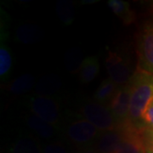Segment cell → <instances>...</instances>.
I'll return each mask as SVG.
<instances>
[{
  "mask_svg": "<svg viewBox=\"0 0 153 153\" xmlns=\"http://www.w3.org/2000/svg\"><path fill=\"white\" fill-rule=\"evenodd\" d=\"M128 85L131 94L129 116L127 122L138 129H143L146 128L143 114L153 102V75L138 68Z\"/></svg>",
  "mask_w": 153,
  "mask_h": 153,
  "instance_id": "obj_1",
  "label": "cell"
},
{
  "mask_svg": "<svg viewBox=\"0 0 153 153\" xmlns=\"http://www.w3.org/2000/svg\"><path fill=\"white\" fill-rule=\"evenodd\" d=\"M82 112L86 120L100 131H111L118 128L111 110L104 104L94 101L88 102L82 106Z\"/></svg>",
  "mask_w": 153,
  "mask_h": 153,
  "instance_id": "obj_2",
  "label": "cell"
},
{
  "mask_svg": "<svg viewBox=\"0 0 153 153\" xmlns=\"http://www.w3.org/2000/svg\"><path fill=\"white\" fill-rule=\"evenodd\" d=\"M123 132V138L113 153H146V147L142 136V130L126 122L118 127Z\"/></svg>",
  "mask_w": 153,
  "mask_h": 153,
  "instance_id": "obj_3",
  "label": "cell"
},
{
  "mask_svg": "<svg viewBox=\"0 0 153 153\" xmlns=\"http://www.w3.org/2000/svg\"><path fill=\"white\" fill-rule=\"evenodd\" d=\"M28 105L33 114L41 119L55 127L58 124L60 120V106L55 99L40 95L33 96L30 99Z\"/></svg>",
  "mask_w": 153,
  "mask_h": 153,
  "instance_id": "obj_4",
  "label": "cell"
},
{
  "mask_svg": "<svg viewBox=\"0 0 153 153\" xmlns=\"http://www.w3.org/2000/svg\"><path fill=\"white\" fill-rule=\"evenodd\" d=\"M105 66L110 79L117 85L125 86L132 76H130V69L126 60L117 52L109 50L105 59Z\"/></svg>",
  "mask_w": 153,
  "mask_h": 153,
  "instance_id": "obj_5",
  "label": "cell"
},
{
  "mask_svg": "<svg viewBox=\"0 0 153 153\" xmlns=\"http://www.w3.org/2000/svg\"><path fill=\"white\" fill-rule=\"evenodd\" d=\"M139 69L153 75V27L143 31L138 39Z\"/></svg>",
  "mask_w": 153,
  "mask_h": 153,
  "instance_id": "obj_6",
  "label": "cell"
},
{
  "mask_svg": "<svg viewBox=\"0 0 153 153\" xmlns=\"http://www.w3.org/2000/svg\"><path fill=\"white\" fill-rule=\"evenodd\" d=\"M66 134L71 142L84 145L98 136L99 129L86 119H77L67 125Z\"/></svg>",
  "mask_w": 153,
  "mask_h": 153,
  "instance_id": "obj_7",
  "label": "cell"
},
{
  "mask_svg": "<svg viewBox=\"0 0 153 153\" xmlns=\"http://www.w3.org/2000/svg\"><path fill=\"white\" fill-rule=\"evenodd\" d=\"M130 87L128 83L119 88L109 103V109L118 126L124 124L128 119L130 108Z\"/></svg>",
  "mask_w": 153,
  "mask_h": 153,
  "instance_id": "obj_8",
  "label": "cell"
},
{
  "mask_svg": "<svg viewBox=\"0 0 153 153\" xmlns=\"http://www.w3.org/2000/svg\"><path fill=\"white\" fill-rule=\"evenodd\" d=\"M123 138L119 128L115 130L104 132L99 138L98 150L100 153H113Z\"/></svg>",
  "mask_w": 153,
  "mask_h": 153,
  "instance_id": "obj_9",
  "label": "cell"
},
{
  "mask_svg": "<svg viewBox=\"0 0 153 153\" xmlns=\"http://www.w3.org/2000/svg\"><path fill=\"white\" fill-rule=\"evenodd\" d=\"M26 122L28 127L43 139H49L55 134V126L41 119L36 115H28Z\"/></svg>",
  "mask_w": 153,
  "mask_h": 153,
  "instance_id": "obj_10",
  "label": "cell"
},
{
  "mask_svg": "<svg viewBox=\"0 0 153 153\" xmlns=\"http://www.w3.org/2000/svg\"><path fill=\"white\" fill-rule=\"evenodd\" d=\"M100 71V64L95 56H88L82 61L79 70V77L82 83L93 81Z\"/></svg>",
  "mask_w": 153,
  "mask_h": 153,
  "instance_id": "obj_11",
  "label": "cell"
},
{
  "mask_svg": "<svg viewBox=\"0 0 153 153\" xmlns=\"http://www.w3.org/2000/svg\"><path fill=\"white\" fill-rule=\"evenodd\" d=\"M60 86L61 83L59 77L55 75H49L40 78L36 85V91L40 96L51 97V95L59 91Z\"/></svg>",
  "mask_w": 153,
  "mask_h": 153,
  "instance_id": "obj_12",
  "label": "cell"
},
{
  "mask_svg": "<svg viewBox=\"0 0 153 153\" xmlns=\"http://www.w3.org/2000/svg\"><path fill=\"white\" fill-rule=\"evenodd\" d=\"M6 33H1L0 44V78L1 81H5L10 74L12 67V56L10 50L5 42Z\"/></svg>",
  "mask_w": 153,
  "mask_h": 153,
  "instance_id": "obj_13",
  "label": "cell"
},
{
  "mask_svg": "<svg viewBox=\"0 0 153 153\" xmlns=\"http://www.w3.org/2000/svg\"><path fill=\"white\" fill-rule=\"evenodd\" d=\"M108 5L116 16L120 18L125 25H129L135 20L134 11L128 2L122 0H110Z\"/></svg>",
  "mask_w": 153,
  "mask_h": 153,
  "instance_id": "obj_14",
  "label": "cell"
},
{
  "mask_svg": "<svg viewBox=\"0 0 153 153\" xmlns=\"http://www.w3.org/2000/svg\"><path fill=\"white\" fill-rule=\"evenodd\" d=\"M11 153H41V150L33 137L22 135L15 142Z\"/></svg>",
  "mask_w": 153,
  "mask_h": 153,
  "instance_id": "obj_15",
  "label": "cell"
},
{
  "mask_svg": "<svg viewBox=\"0 0 153 153\" xmlns=\"http://www.w3.org/2000/svg\"><path fill=\"white\" fill-rule=\"evenodd\" d=\"M40 37V31L36 25L23 24L16 30V38L24 44H30L38 41Z\"/></svg>",
  "mask_w": 153,
  "mask_h": 153,
  "instance_id": "obj_16",
  "label": "cell"
},
{
  "mask_svg": "<svg viewBox=\"0 0 153 153\" xmlns=\"http://www.w3.org/2000/svg\"><path fill=\"white\" fill-rule=\"evenodd\" d=\"M118 88H117V84L112 82L110 78L105 79L99 86L98 89L94 94V100L96 102L104 104L107 101H111Z\"/></svg>",
  "mask_w": 153,
  "mask_h": 153,
  "instance_id": "obj_17",
  "label": "cell"
},
{
  "mask_svg": "<svg viewBox=\"0 0 153 153\" xmlns=\"http://www.w3.org/2000/svg\"><path fill=\"white\" fill-rule=\"evenodd\" d=\"M35 79L31 73H25L11 82L10 92L14 94H22L31 90L34 86Z\"/></svg>",
  "mask_w": 153,
  "mask_h": 153,
  "instance_id": "obj_18",
  "label": "cell"
},
{
  "mask_svg": "<svg viewBox=\"0 0 153 153\" xmlns=\"http://www.w3.org/2000/svg\"><path fill=\"white\" fill-rule=\"evenodd\" d=\"M56 12L60 20L65 25H71L74 20V6L71 1L60 0L56 4Z\"/></svg>",
  "mask_w": 153,
  "mask_h": 153,
  "instance_id": "obj_19",
  "label": "cell"
},
{
  "mask_svg": "<svg viewBox=\"0 0 153 153\" xmlns=\"http://www.w3.org/2000/svg\"><path fill=\"white\" fill-rule=\"evenodd\" d=\"M142 119L146 128L153 129V102H152L147 109L145 111Z\"/></svg>",
  "mask_w": 153,
  "mask_h": 153,
  "instance_id": "obj_20",
  "label": "cell"
},
{
  "mask_svg": "<svg viewBox=\"0 0 153 153\" xmlns=\"http://www.w3.org/2000/svg\"><path fill=\"white\" fill-rule=\"evenodd\" d=\"M142 136L146 150L153 152V129L145 128L142 130Z\"/></svg>",
  "mask_w": 153,
  "mask_h": 153,
  "instance_id": "obj_21",
  "label": "cell"
},
{
  "mask_svg": "<svg viewBox=\"0 0 153 153\" xmlns=\"http://www.w3.org/2000/svg\"><path fill=\"white\" fill-rule=\"evenodd\" d=\"M44 153H66V150L60 143H51L44 147Z\"/></svg>",
  "mask_w": 153,
  "mask_h": 153,
  "instance_id": "obj_22",
  "label": "cell"
},
{
  "mask_svg": "<svg viewBox=\"0 0 153 153\" xmlns=\"http://www.w3.org/2000/svg\"><path fill=\"white\" fill-rule=\"evenodd\" d=\"M82 153H99L97 152L96 151H94V150H92V149H88V150H85L84 152Z\"/></svg>",
  "mask_w": 153,
  "mask_h": 153,
  "instance_id": "obj_23",
  "label": "cell"
},
{
  "mask_svg": "<svg viewBox=\"0 0 153 153\" xmlns=\"http://www.w3.org/2000/svg\"><path fill=\"white\" fill-rule=\"evenodd\" d=\"M146 153H153V152L150 151V150H146Z\"/></svg>",
  "mask_w": 153,
  "mask_h": 153,
  "instance_id": "obj_24",
  "label": "cell"
}]
</instances>
